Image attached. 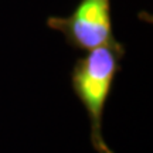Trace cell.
<instances>
[{
    "label": "cell",
    "mask_w": 153,
    "mask_h": 153,
    "mask_svg": "<svg viewBox=\"0 0 153 153\" xmlns=\"http://www.w3.org/2000/svg\"><path fill=\"white\" fill-rule=\"evenodd\" d=\"M125 47L119 41L89 50L75 61L71 84L76 98L87 111L91 126V145L98 153H115L102 135L105 104L109 98L115 76L120 70Z\"/></svg>",
    "instance_id": "6da1fadb"
},
{
    "label": "cell",
    "mask_w": 153,
    "mask_h": 153,
    "mask_svg": "<svg viewBox=\"0 0 153 153\" xmlns=\"http://www.w3.org/2000/svg\"><path fill=\"white\" fill-rule=\"evenodd\" d=\"M47 26L62 33L68 45L78 50L89 51L116 41L111 0H81L70 16L48 17Z\"/></svg>",
    "instance_id": "7a4b0ae2"
}]
</instances>
